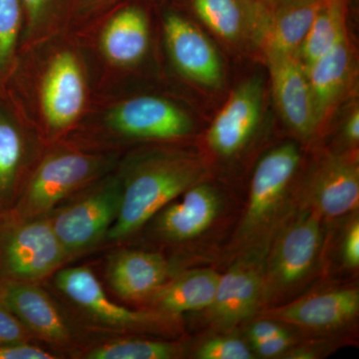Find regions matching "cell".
I'll list each match as a JSON object with an SVG mask.
<instances>
[{
	"mask_svg": "<svg viewBox=\"0 0 359 359\" xmlns=\"http://www.w3.org/2000/svg\"><path fill=\"white\" fill-rule=\"evenodd\" d=\"M4 91L47 145L65 140L96 94L93 73L75 32L65 30L21 47Z\"/></svg>",
	"mask_w": 359,
	"mask_h": 359,
	"instance_id": "1",
	"label": "cell"
},
{
	"mask_svg": "<svg viewBox=\"0 0 359 359\" xmlns=\"http://www.w3.org/2000/svg\"><path fill=\"white\" fill-rule=\"evenodd\" d=\"M194 132L195 121L183 104L137 83L96 93L86 116L65 140L123 154L140 146L180 144Z\"/></svg>",
	"mask_w": 359,
	"mask_h": 359,
	"instance_id": "2",
	"label": "cell"
},
{
	"mask_svg": "<svg viewBox=\"0 0 359 359\" xmlns=\"http://www.w3.org/2000/svg\"><path fill=\"white\" fill-rule=\"evenodd\" d=\"M121 184V207L107 243L121 245L143 230L165 205L207 175L202 158L178 144H157L130 149L116 168Z\"/></svg>",
	"mask_w": 359,
	"mask_h": 359,
	"instance_id": "3",
	"label": "cell"
},
{
	"mask_svg": "<svg viewBox=\"0 0 359 359\" xmlns=\"http://www.w3.org/2000/svg\"><path fill=\"white\" fill-rule=\"evenodd\" d=\"M150 8L125 0L70 28L88 59L96 93L141 83L155 50Z\"/></svg>",
	"mask_w": 359,
	"mask_h": 359,
	"instance_id": "4",
	"label": "cell"
},
{
	"mask_svg": "<svg viewBox=\"0 0 359 359\" xmlns=\"http://www.w3.org/2000/svg\"><path fill=\"white\" fill-rule=\"evenodd\" d=\"M49 280L71 318L92 339L177 334L178 316L149 309H132L115 302L89 266H63Z\"/></svg>",
	"mask_w": 359,
	"mask_h": 359,
	"instance_id": "5",
	"label": "cell"
},
{
	"mask_svg": "<svg viewBox=\"0 0 359 359\" xmlns=\"http://www.w3.org/2000/svg\"><path fill=\"white\" fill-rule=\"evenodd\" d=\"M121 156L122 153L92 150L66 140L50 144L9 212L22 218L45 216L73 194L115 171Z\"/></svg>",
	"mask_w": 359,
	"mask_h": 359,
	"instance_id": "6",
	"label": "cell"
},
{
	"mask_svg": "<svg viewBox=\"0 0 359 359\" xmlns=\"http://www.w3.org/2000/svg\"><path fill=\"white\" fill-rule=\"evenodd\" d=\"M121 198L119 177L113 171L45 215L70 263L106 245L119 214Z\"/></svg>",
	"mask_w": 359,
	"mask_h": 359,
	"instance_id": "7",
	"label": "cell"
},
{
	"mask_svg": "<svg viewBox=\"0 0 359 359\" xmlns=\"http://www.w3.org/2000/svg\"><path fill=\"white\" fill-rule=\"evenodd\" d=\"M70 263L46 216L0 217V283L48 282Z\"/></svg>",
	"mask_w": 359,
	"mask_h": 359,
	"instance_id": "8",
	"label": "cell"
},
{
	"mask_svg": "<svg viewBox=\"0 0 359 359\" xmlns=\"http://www.w3.org/2000/svg\"><path fill=\"white\" fill-rule=\"evenodd\" d=\"M0 299L18 316L37 344L62 358H74L91 337L81 330L62 302L42 283H0Z\"/></svg>",
	"mask_w": 359,
	"mask_h": 359,
	"instance_id": "9",
	"label": "cell"
},
{
	"mask_svg": "<svg viewBox=\"0 0 359 359\" xmlns=\"http://www.w3.org/2000/svg\"><path fill=\"white\" fill-rule=\"evenodd\" d=\"M160 11L161 49L175 75L189 83L221 88L224 65L209 37L176 7Z\"/></svg>",
	"mask_w": 359,
	"mask_h": 359,
	"instance_id": "10",
	"label": "cell"
},
{
	"mask_svg": "<svg viewBox=\"0 0 359 359\" xmlns=\"http://www.w3.org/2000/svg\"><path fill=\"white\" fill-rule=\"evenodd\" d=\"M321 218L311 208L280 231L264 269V299L289 292L311 275L323 240Z\"/></svg>",
	"mask_w": 359,
	"mask_h": 359,
	"instance_id": "11",
	"label": "cell"
},
{
	"mask_svg": "<svg viewBox=\"0 0 359 359\" xmlns=\"http://www.w3.org/2000/svg\"><path fill=\"white\" fill-rule=\"evenodd\" d=\"M47 146L6 91H0V215L13 211Z\"/></svg>",
	"mask_w": 359,
	"mask_h": 359,
	"instance_id": "12",
	"label": "cell"
},
{
	"mask_svg": "<svg viewBox=\"0 0 359 359\" xmlns=\"http://www.w3.org/2000/svg\"><path fill=\"white\" fill-rule=\"evenodd\" d=\"M301 158L297 145L285 143L273 148L259 161L252 175L249 202L241 224L240 238L243 241L256 238L276 218Z\"/></svg>",
	"mask_w": 359,
	"mask_h": 359,
	"instance_id": "13",
	"label": "cell"
},
{
	"mask_svg": "<svg viewBox=\"0 0 359 359\" xmlns=\"http://www.w3.org/2000/svg\"><path fill=\"white\" fill-rule=\"evenodd\" d=\"M106 257L104 278L120 301L144 304L176 273L161 252L117 245Z\"/></svg>",
	"mask_w": 359,
	"mask_h": 359,
	"instance_id": "14",
	"label": "cell"
},
{
	"mask_svg": "<svg viewBox=\"0 0 359 359\" xmlns=\"http://www.w3.org/2000/svg\"><path fill=\"white\" fill-rule=\"evenodd\" d=\"M196 18L226 42L262 50L271 7L259 0H187Z\"/></svg>",
	"mask_w": 359,
	"mask_h": 359,
	"instance_id": "15",
	"label": "cell"
},
{
	"mask_svg": "<svg viewBox=\"0 0 359 359\" xmlns=\"http://www.w3.org/2000/svg\"><path fill=\"white\" fill-rule=\"evenodd\" d=\"M264 106L262 77L248 78L233 90L208 131V145L216 154L231 157L247 146L261 123Z\"/></svg>",
	"mask_w": 359,
	"mask_h": 359,
	"instance_id": "16",
	"label": "cell"
},
{
	"mask_svg": "<svg viewBox=\"0 0 359 359\" xmlns=\"http://www.w3.org/2000/svg\"><path fill=\"white\" fill-rule=\"evenodd\" d=\"M219 193L204 182L191 187L172 201L148 222L153 237L168 243L180 244L199 237L205 233L221 211Z\"/></svg>",
	"mask_w": 359,
	"mask_h": 359,
	"instance_id": "17",
	"label": "cell"
},
{
	"mask_svg": "<svg viewBox=\"0 0 359 359\" xmlns=\"http://www.w3.org/2000/svg\"><path fill=\"white\" fill-rule=\"evenodd\" d=\"M271 88L278 112L294 133L309 138L320 126L306 67L299 53L266 57Z\"/></svg>",
	"mask_w": 359,
	"mask_h": 359,
	"instance_id": "18",
	"label": "cell"
},
{
	"mask_svg": "<svg viewBox=\"0 0 359 359\" xmlns=\"http://www.w3.org/2000/svg\"><path fill=\"white\" fill-rule=\"evenodd\" d=\"M264 301V268L254 259H245L219 276L207 309L212 325L230 328L252 318Z\"/></svg>",
	"mask_w": 359,
	"mask_h": 359,
	"instance_id": "19",
	"label": "cell"
},
{
	"mask_svg": "<svg viewBox=\"0 0 359 359\" xmlns=\"http://www.w3.org/2000/svg\"><path fill=\"white\" fill-rule=\"evenodd\" d=\"M311 208L321 217L335 219L358 209V157L330 155L316 168L309 185Z\"/></svg>",
	"mask_w": 359,
	"mask_h": 359,
	"instance_id": "20",
	"label": "cell"
},
{
	"mask_svg": "<svg viewBox=\"0 0 359 359\" xmlns=\"http://www.w3.org/2000/svg\"><path fill=\"white\" fill-rule=\"evenodd\" d=\"M359 311V292L353 287L302 297L264 313V318L311 330H330L351 323Z\"/></svg>",
	"mask_w": 359,
	"mask_h": 359,
	"instance_id": "21",
	"label": "cell"
},
{
	"mask_svg": "<svg viewBox=\"0 0 359 359\" xmlns=\"http://www.w3.org/2000/svg\"><path fill=\"white\" fill-rule=\"evenodd\" d=\"M306 67L318 126L346 95L353 74L348 39Z\"/></svg>",
	"mask_w": 359,
	"mask_h": 359,
	"instance_id": "22",
	"label": "cell"
},
{
	"mask_svg": "<svg viewBox=\"0 0 359 359\" xmlns=\"http://www.w3.org/2000/svg\"><path fill=\"white\" fill-rule=\"evenodd\" d=\"M219 276L212 269H200L176 273L143 304L168 316L200 311L211 306Z\"/></svg>",
	"mask_w": 359,
	"mask_h": 359,
	"instance_id": "23",
	"label": "cell"
},
{
	"mask_svg": "<svg viewBox=\"0 0 359 359\" xmlns=\"http://www.w3.org/2000/svg\"><path fill=\"white\" fill-rule=\"evenodd\" d=\"M323 2L280 0L271 7L262 47L264 58L299 53Z\"/></svg>",
	"mask_w": 359,
	"mask_h": 359,
	"instance_id": "24",
	"label": "cell"
},
{
	"mask_svg": "<svg viewBox=\"0 0 359 359\" xmlns=\"http://www.w3.org/2000/svg\"><path fill=\"white\" fill-rule=\"evenodd\" d=\"M183 344L146 335L96 337L85 344L75 359H176L184 354Z\"/></svg>",
	"mask_w": 359,
	"mask_h": 359,
	"instance_id": "25",
	"label": "cell"
},
{
	"mask_svg": "<svg viewBox=\"0 0 359 359\" xmlns=\"http://www.w3.org/2000/svg\"><path fill=\"white\" fill-rule=\"evenodd\" d=\"M346 13L347 0H323L299 50L304 66L347 39Z\"/></svg>",
	"mask_w": 359,
	"mask_h": 359,
	"instance_id": "26",
	"label": "cell"
},
{
	"mask_svg": "<svg viewBox=\"0 0 359 359\" xmlns=\"http://www.w3.org/2000/svg\"><path fill=\"white\" fill-rule=\"evenodd\" d=\"M23 11L21 47L70 29L78 0H20Z\"/></svg>",
	"mask_w": 359,
	"mask_h": 359,
	"instance_id": "27",
	"label": "cell"
},
{
	"mask_svg": "<svg viewBox=\"0 0 359 359\" xmlns=\"http://www.w3.org/2000/svg\"><path fill=\"white\" fill-rule=\"evenodd\" d=\"M22 33L20 0H0V91H4L20 54Z\"/></svg>",
	"mask_w": 359,
	"mask_h": 359,
	"instance_id": "28",
	"label": "cell"
},
{
	"mask_svg": "<svg viewBox=\"0 0 359 359\" xmlns=\"http://www.w3.org/2000/svg\"><path fill=\"white\" fill-rule=\"evenodd\" d=\"M195 358L199 359H250L254 358L249 346L235 337H212L203 342Z\"/></svg>",
	"mask_w": 359,
	"mask_h": 359,
	"instance_id": "29",
	"label": "cell"
},
{
	"mask_svg": "<svg viewBox=\"0 0 359 359\" xmlns=\"http://www.w3.org/2000/svg\"><path fill=\"white\" fill-rule=\"evenodd\" d=\"M35 341L27 328L0 299V346L32 344ZM37 344V342H36Z\"/></svg>",
	"mask_w": 359,
	"mask_h": 359,
	"instance_id": "30",
	"label": "cell"
},
{
	"mask_svg": "<svg viewBox=\"0 0 359 359\" xmlns=\"http://www.w3.org/2000/svg\"><path fill=\"white\" fill-rule=\"evenodd\" d=\"M0 359H62L46 346L32 344L0 346Z\"/></svg>",
	"mask_w": 359,
	"mask_h": 359,
	"instance_id": "31",
	"label": "cell"
},
{
	"mask_svg": "<svg viewBox=\"0 0 359 359\" xmlns=\"http://www.w3.org/2000/svg\"><path fill=\"white\" fill-rule=\"evenodd\" d=\"M342 259L347 268L359 266V222L356 218L349 224L342 243Z\"/></svg>",
	"mask_w": 359,
	"mask_h": 359,
	"instance_id": "32",
	"label": "cell"
},
{
	"mask_svg": "<svg viewBox=\"0 0 359 359\" xmlns=\"http://www.w3.org/2000/svg\"><path fill=\"white\" fill-rule=\"evenodd\" d=\"M122 1L125 0H78L74 20L71 28L81 25L96 16L97 14L103 13Z\"/></svg>",
	"mask_w": 359,
	"mask_h": 359,
	"instance_id": "33",
	"label": "cell"
},
{
	"mask_svg": "<svg viewBox=\"0 0 359 359\" xmlns=\"http://www.w3.org/2000/svg\"><path fill=\"white\" fill-rule=\"evenodd\" d=\"M257 354L266 358L285 355L292 347V339L289 334L271 337L252 344Z\"/></svg>",
	"mask_w": 359,
	"mask_h": 359,
	"instance_id": "34",
	"label": "cell"
},
{
	"mask_svg": "<svg viewBox=\"0 0 359 359\" xmlns=\"http://www.w3.org/2000/svg\"><path fill=\"white\" fill-rule=\"evenodd\" d=\"M287 334L289 332L278 325V321L269 318L257 321L249 330V337L252 344Z\"/></svg>",
	"mask_w": 359,
	"mask_h": 359,
	"instance_id": "35",
	"label": "cell"
},
{
	"mask_svg": "<svg viewBox=\"0 0 359 359\" xmlns=\"http://www.w3.org/2000/svg\"><path fill=\"white\" fill-rule=\"evenodd\" d=\"M344 136L347 143L358 145L359 142V111L358 107L353 108L347 116L344 125Z\"/></svg>",
	"mask_w": 359,
	"mask_h": 359,
	"instance_id": "36",
	"label": "cell"
},
{
	"mask_svg": "<svg viewBox=\"0 0 359 359\" xmlns=\"http://www.w3.org/2000/svg\"><path fill=\"white\" fill-rule=\"evenodd\" d=\"M259 1L263 2L266 6L273 7L275 6L280 0H259Z\"/></svg>",
	"mask_w": 359,
	"mask_h": 359,
	"instance_id": "37",
	"label": "cell"
},
{
	"mask_svg": "<svg viewBox=\"0 0 359 359\" xmlns=\"http://www.w3.org/2000/svg\"><path fill=\"white\" fill-rule=\"evenodd\" d=\"M299 1H320V0H299Z\"/></svg>",
	"mask_w": 359,
	"mask_h": 359,
	"instance_id": "38",
	"label": "cell"
},
{
	"mask_svg": "<svg viewBox=\"0 0 359 359\" xmlns=\"http://www.w3.org/2000/svg\"><path fill=\"white\" fill-rule=\"evenodd\" d=\"M0 217H1V215H0Z\"/></svg>",
	"mask_w": 359,
	"mask_h": 359,
	"instance_id": "39",
	"label": "cell"
}]
</instances>
